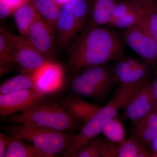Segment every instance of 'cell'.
<instances>
[{
	"label": "cell",
	"mask_w": 157,
	"mask_h": 157,
	"mask_svg": "<svg viewBox=\"0 0 157 157\" xmlns=\"http://www.w3.org/2000/svg\"><path fill=\"white\" fill-rule=\"evenodd\" d=\"M9 144L5 157H51L34 145L26 144L22 137L14 133H10Z\"/></svg>",
	"instance_id": "obj_14"
},
{
	"label": "cell",
	"mask_w": 157,
	"mask_h": 157,
	"mask_svg": "<svg viewBox=\"0 0 157 157\" xmlns=\"http://www.w3.org/2000/svg\"><path fill=\"white\" fill-rule=\"evenodd\" d=\"M34 89L33 73L23 72L2 83L0 86V95Z\"/></svg>",
	"instance_id": "obj_17"
},
{
	"label": "cell",
	"mask_w": 157,
	"mask_h": 157,
	"mask_svg": "<svg viewBox=\"0 0 157 157\" xmlns=\"http://www.w3.org/2000/svg\"><path fill=\"white\" fill-rule=\"evenodd\" d=\"M82 28L73 15L70 4L61 6L57 23L61 46L66 47L67 46L71 39Z\"/></svg>",
	"instance_id": "obj_12"
},
{
	"label": "cell",
	"mask_w": 157,
	"mask_h": 157,
	"mask_svg": "<svg viewBox=\"0 0 157 157\" xmlns=\"http://www.w3.org/2000/svg\"><path fill=\"white\" fill-rule=\"evenodd\" d=\"M44 97L33 90L0 95V115L5 117L22 112L41 102Z\"/></svg>",
	"instance_id": "obj_9"
},
{
	"label": "cell",
	"mask_w": 157,
	"mask_h": 157,
	"mask_svg": "<svg viewBox=\"0 0 157 157\" xmlns=\"http://www.w3.org/2000/svg\"><path fill=\"white\" fill-rule=\"evenodd\" d=\"M32 73L34 90L42 95L57 91L63 84V69L60 65L52 61Z\"/></svg>",
	"instance_id": "obj_8"
},
{
	"label": "cell",
	"mask_w": 157,
	"mask_h": 157,
	"mask_svg": "<svg viewBox=\"0 0 157 157\" xmlns=\"http://www.w3.org/2000/svg\"><path fill=\"white\" fill-rule=\"evenodd\" d=\"M38 14L33 5L26 3L14 13V19L17 29L22 36H26L30 27Z\"/></svg>",
	"instance_id": "obj_19"
},
{
	"label": "cell",
	"mask_w": 157,
	"mask_h": 157,
	"mask_svg": "<svg viewBox=\"0 0 157 157\" xmlns=\"http://www.w3.org/2000/svg\"><path fill=\"white\" fill-rule=\"evenodd\" d=\"M104 139L98 135L88 140L78 148L73 157H102Z\"/></svg>",
	"instance_id": "obj_24"
},
{
	"label": "cell",
	"mask_w": 157,
	"mask_h": 157,
	"mask_svg": "<svg viewBox=\"0 0 157 157\" xmlns=\"http://www.w3.org/2000/svg\"><path fill=\"white\" fill-rule=\"evenodd\" d=\"M13 50L15 64L23 70L22 72H33L51 61L37 50L28 40L9 32Z\"/></svg>",
	"instance_id": "obj_6"
},
{
	"label": "cell",
	"mask_w": 157,
	"mask_h": 157,
	"mask_svg": "<svg viewBox=\"0 0 157 157\" xmlns=\"http://www.w3.org/2000/svg\"><path fill=\"white\" fill-rule=\"evenodd\" d=\"M115 72L121 86L129 85V80L132 71L126 60L120 61L116 66Z\"/></svg>",
	"instance_id": "obj_27"
},
{
	"label": "cell",
	"mask_w": 157,
	"mask_h": 157,
	"mask_svg": "<svg viewBox=\"0 0 157 157\" xmlns=\"http://www.w3.org/2000/svg\"><path fill=\"white\" fill-rule=\"evenodd\" d=\"M155 1H157V0H155Z\"/></svg>",
	"instance_id": "obj_39"
},
{
	"label": "cell",
	"mask_w": 157,
	"mask_h": 157,
	"mask_svg": "<svg viewBox=\"0 0 157 157\" xmlns=\"http://www.w3.org/2000/svg\"><path fill=\"white\" fill-rule=\"evenodd\" d=\"M134 123L133 135L147 145L157 138V113L153 110Z\"/></svg>",
	"instance_id": "obj_15"
},
{
	"label": "cell",
	"mask_w": 157,
	"mask_h": 157,
	"mask_svg": "<svg viewBox=\"0 0 157 157\" xmlns=\"http://www.w3.org/2000/svg\"><path fill=\"white\" fill-rule=\"evenodd\" d=\"M157 103L150 80L133 95L124 107L125 113L133 123L136 122L154 110Z\"/></svg>",
	"instance_id": "obj_10"
},
{
	"label": "cell",
	"mask_w": 157,
	"mask_h": 157,
	"mask_svg": "<svg viewBox=\"0 0 157 157\" xmlns=\"http://www.w3.org/2000/svg\"><path fill=\"white\" fill-rule=\"evenodd\" d=\"M124 47L115 31L93 26L85 33L70 49L69 65L76 75L86 68L107 65L124 59Z\"/></svg>",
	"instance_id": "obj_1"
},
{
	"label": "cell",
	"mask_w": 157,
	"mask_h": 157,
	"mask_svg": "<svg viewBox=\"0 0 157 157\" xmlns=\"http://www.w3.org/2000/svg\"><path fill=\"white\" fill-rule=\"evenodd\" d=\"M2 121L11 124H25L40 127L71 132L78 123L65 111L61 105L56 103H42L20 113L2 117Z\"/></svg>",
	"instance_id": "obj_3"
},
{
	"label": "cell",
	"mask_w": 157,
	"mask_h": 157,
	"mask_svg": "<svg viewBox=\"0 0 157 157\" xmlns=\"http://www.w3.org/2000/svg\"><path fill=\"white\" fill-rule=\"evenodd\" d=\"M124 141L114 142L105 138L101 151L102 157H117L118 153Z\"/></svg>",
	"instance_id": "obj_30"
},
{
	"label": "cell",
	"mask_w": 157,
	"mask_h": 157,
	"mask_svg": "<svg viewBox=\"0 0 157 157\" xmlns=\"http://www.w3.org/2000/svg\"><path fill=\"white\" fill-rule=\"evenodd\" d=\"M17 10L20 6L28 3L29 0H6Z\"/></svg>",
	"instance_id": "obj_35"
},
{
	"label": "cell",
	"mask_w": 157,
	"mask_h": 157,
	"mask_svg": "<svg viewBox=\"0 0 157 157\" xmlns=\"http://www.w3.org/2000/svg\"><path fill=\"white\" fill-rule=\"evenodd\" d=\"M140 141L137 137L132 135L128 139L124 141L117 157H137Z\"/></svg>",
	"instance_id": "obj_26"
},
{
	"label": "cell",
	"mask_w": 157,
	"mask_h": 157,
	"mask_svg": "<svg viewBox=\"0 0 157 157\" xmlns=\"http://www.w3.org/2000/svg\"><path fill=\"white\" fill-rule=\"evenodd\" d=\"M150 85L153 95L157 101V66L156 68L155 75L154 78L150 81Z\"/></svg>",
	"instance_id": "obj_34"
},
{
	"label": "cell",
	"mask_w": 157,
	"mask_h": 157,
	"mask_svg": "<svg viewBox=\"0 0 157 157\" xmlns=\"http://www.w3.org/2000/svg\"><path fill=\"white\" fill-rule=\"evenodd\" d=\"M76 75L71 88L78 95L89 98H104L119 81L115 71L107 65L86 68Z\"/></svg>",
	"instance_id": "obj_5"
},
{
	"label": "cell",
	"mask_w": 157,
	"mask_h": 157,
	"mask_svg": "<svg viewBox=\"0 0 157 157\" xmlns=\"http://www.w3.org/2000/svg\"><path fill=\"white\" fill-rule=\"evenodd\" d=\"M53 33L38 13L25 38L37 50L48 58L54 50Z\"/></svg>",
	"instance_id": "obj_11"
},
{
	"label": "cell",
	"mask_w": 157,
	"mask_h": 157,
	"mask_svg": "<svg viewBox=\"0 0 157 157\" xmlns=\"http://www.w3.org/2000/svg\"><path fill=\"white\" fill-rule=\"evenodd\" d=\"M139 5V0H124L117 3L113 11L112 21L122 17Z\"/></svg>",
	"instance_id": "obj_29"
},
{
	"label": "cell",
	"mask_w": 157,
	"mask_h": 157,
	"mask_svg": "<svg viewBox=\"0 0 157 157\" xmlns=\"http://www.w3.org/2000/svg\"><path fill=\"white\" fill-rule=\"evenodd\" d=\"M149 66L150 65L146 62H142L138 67L132 71L129 85L149 79L148 77Z\"/></svg>",
	"instance_id": "obj_28"
},
{
	"label": "cell",
	"mask_w": 157,
	"mask_h": 157,
	"mask_svg": "<svg viewBox=\"0 0 157 157\" xmlns=\"http://www.w3.org/2000/svg\"><path fill=\"white\" fill-rule=\"evenodd\" d=\"M101 133L108 140L121 142L126 140V131L117 116L104 122Z\"/></svg>",
	"instance_id": "obj_23"
},
{
	"label": "cell",
	"mask_w": 157,
	"mask_h": 157,
	"mask_svg": "<svg viewBox=\"0 0 157 157\" xmlns=\"http://www.w3.org/2000/svg\"><path fill=\"white\" fill-rule=\"evenodd\" d=\"M149 81L148 79L136 84L121 86L114 98L107 105L101 107L95 115L84 124L79 133L75 135L71 145L63 156L73 157L85 142L99 135L104 122L117 116L118 110L125 107L137 90Z\"/></svg>",
	"instance_id": "obj_2"
},
{
	"label": "cell",
	"mask_w": 157,
	"mask_h": 157,
	"mask_svg": "<svg viewBox=\"0 0 157 157\" xmlns=\"http://www.w3.org/2000/svg\"><path fill=\"white\" fill-rule=\"evenodd\" d=\"M139 5L137 7L122 17L113 20L109 25L111 27L126 30L137 24L143 17L146 10L143 0H139Z\"/></svg>",
	"instance_id": "obj_22"
},
{
	"label": "cell",
	"mask_w": 157,
	"mask_h": 157,
	"mask_svg": "<svg viewBox=\"0 0 157 157\" xmlns=\"http://www.w3.org/2000/svg\"><path fill=\"white\" fill-rule=\"evenodd\" d=\"M147 144L140 141L138 146L137 157H152L151 152Z\"/></svg>",
	"instance_id": "obj_32"
},
{
	"label": "cell",
	"mask_w": 157,
	"mask_h": 157,
	"mask_svg": "<svg viewBox=\"0 0 157 157\" xmlns=\"http://www.w3.org/2000/svg\"><path fill=\"white\" fill-rule=\"evenodd\" d=\"M117 4L114 0H96L92 11L94 26L109 25L112 21L113 11Z\"/></svg>",
	"instance_id": "obj_18"
},
{
	"label": "cell",
	"mask_w": 157,
	"mask_h": 157,
	"mask_svg": "<svg viewBox=\"0 0 157 157\" xmlns=\"http://www.w3.org/2000/svg\"><path fill=\"white\" fill-rule=\"evenodd\" d=\"M123 37L128 46L150 66H157V41L142 28L136 24L124 30Z\"/></svg>",
	"instance_id": "obj_7"
},
{
	"label": "cell",
	"mask_w": 157,
	"mask_h": 157,
	"mask_svg": "<svg viewBox=\"0 0 157 157\" xmlns=\"http://www.w3.org/2000/svg\"><path fill=\"white\" fill-rule=\"evenodd\" d=\"M143 1L146 10L137 24L157 41V1Z\"/></svg>",
	"instance_id": "obj_20"
},
{
	"label": "cell",
	"mask_w": 157,
	"mask_h": 157,
	"mask_svg": "<svg viewBox=\"0 0 157 157\" xmlns=\"http://www.w3.org/2000/svg\"><path fill=\"white\" fill-rule=\"evenodd\" d=\"M1 73L5 74L9 67L15 64L13 46L9 36V31L1 28L0 33Z\"/></svg>",
	"instance_id": "obj_21"
},
{
	"label": "cell",
	"mask_w": 157,
	"mask_h": 157,
	"mask_svg": "<svg viewBox=\"0 0 157 157\" xmlns=\"http://www.w3.org/2000/svg\"><path fill=\"white\" fill-rule=\"evenodd\" d=\"M9 139L8 137L0 132V157H5L8 148Z\"/></svg>",
	"instance_id": "obj_33"
},
{
	"label": "cell",
	"mask_w": 157,
	"mask_h": 157,
	"mask_svg": "<svg viewBox=\"0 0 157 157\" xmlns=\"http://www.w3.org/2000/svg\"><path fill=\"white\" fill-rule=\"evenodd\" d=\"M61 106L78 124H85L101 108V106L89 103L81 98L68 97L62 101Z\"/></svg>",
	"instance_id": "obj_13"
},
{
	"label": "cell",
	"mask_w": 157,
	"mask_h": 157,
	"mask_svg": "<svg viewBox=\"0 0 157 157\" xmlns=\"http://www.w3.org/2000/svg\"><path fill=\"white\" fill-rule=\"evenodd\" d=\"M24 140L32 143L40 151L51 157L64 155L69 148L75 135L70 132L45 128L25 124H12L4 128Z\"/></svg>",
	"instance_id": "obj_4"
},
{
	"label": "cell",
	"mask_w": 157,
	"mask_h": 157,
	"mask_svg": "<svg viewBox=\"0 0 157 157\" xmlns=\"http://www.w3.org/2000/svg\"><path fill=\"white\" fill-rule=\"evenodd\" d=\"M58 6H61L67 4H70L73 0H53Z\"/></svg>",
	"instance_id": "obj_37"
},
{
	"label": "cell",
	"mask_w": 157,
	"mask_h": 157,
	"mask_svg": "<svg viewBox=\"0 0 157 157\" xmlns=\"http://www.w3.org/2000/svg\"><path fill=\"white\" fill-rule=\"evenodd\" d=\"M33 5L52 32L57 28L61 7L53 0H33Z\"/></svg>",
	"instance_id": "obj_16"
},
{
	"label": "cell",
	"mask_w": 157,
	"mask_h": 157,
	"mask_svg": "<svg viewBox=\"0 0 157 157\" xmlns=\"http://www.w3.org/2000/svg\"><path fill=\"white\" fill-rule=\"evenodd\" d=\"M152 157H157V138L154 139L149 144Z\"/></svg>",
	"instance_id": "obj_36"
},
{
	"label": "cell",
	"mask_w": 157,
	"mask_h": 157,
	"mask_svg": "<svg viewBox=\"0 0 157 157\" xmlns=\"http://www.w3.org/2000/svg\"><path fill=\"white\" fill-rule=\"evenodd\" d=\"M14 7L6 0H0V18L5 19L14 14Z\"/></svg>",
	"instance_id": "obj_31"
},
{
	"label": "cell",
	"mask_w": 157,
	"mask_h": 157,
	"mask_svg": "<svg viewBox=\"0 0 157 157\" xmlns=\"http://www.w3.org/2000/svg\"><path fill=\"white\" fill-rule=\"evenodd\" d=\"M154 110L157 113V103L156 105V107H155V109Z\"/></svg>",
	"instance_id": "obj_38"
},
{
	"label": "cell",
	"mask_w": 157,
	"mask_h": 157,
	"mask_svg": "<svg viewBox=\"0 0 157 157\" xmlns=\"http://www.w3.org/2000/svg\"><path fill=\"white\" fill-rule=\"evenodd\" d=\"M70 6L73 15L82 27L88 13V3L86 0H73Z\"/></svg>",
	"instance_id": "obj_25"
}]
</instances>
